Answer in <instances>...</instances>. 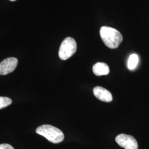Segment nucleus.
<instances>
[{"label": "nucleus", "mask_w": 149, "mask_h": 149, "mask_svg": "<svg viewBox=\"0 0 149 149\" xmlns=\"http://www.w3.org/2000/svg\"><path fill=\"white\" fill-rule=\"evenodd\" d=\"M100 34L102 41L108 48H117L122 42L123 36L121 33L112 27H101Z\"/></svg>", "instance_id": "f257e3e1"}, {"label": "nucleus", "mask_w": 149, "mask_h": 149, "mask_svg": "<svg viewBox=\"0 0 149 149\" xmlns=\"http://www.w3.org/2000/svg\"><path fill=\"white\" fill-rule=\"evenodd\" d=\"M36 133L54 144H58L64 140V134L63 132L51 125L45 124L38 127Z\"/></svg>", "instance_id": "f03ea898"}, {"label": "nucleus", "mask_w": 149, "mask_h": 149, "mask_svg": "<svg viewBox=\"0 0 149 149\" xmlns=\"http://www.w3.org/2000/svg\"><path fill=\"white\" fill-rule=\"evenodd\" d=\"M77 50V44L74 38H65L61 44L59 51L60 59L66 60L74 54Z\"/></svg>", "instance_id": "7ed1b4c3"}, {"label": "nucleus", "mask_w": 149, "mask_h": 149, "mask_svg": "<svg viewBox=\"0 0 149 149\" xmlns=\"http://www.w3.org/2000/svg\"><path fill=\"white\" fill-rule=\"evenodd\" d=\"M116 141L125 149H138V142L132 135L120 134L116 136Z\"/></svg>", "instance_id": "20e7f679"}, {"label": "nucleus", "mask_w": 149, "mask_h": 149, "mask_svg": "<svg viewBox=\"0 0 149 149\" xmlns=\"http://www.w3.org/2000/svg\"><path fill=\"white\" fill-rule=\"evenodd\" d=\"M18 65V60L15 58H8L0 63V74L6 75L13 72Z\"/></svg>", "instance_id": "39448f33"}, {"label": "nucleus", "mask_w": 149, "mask_h": 149, "mask_svg": "<svg viewBox=\"0 0 149 149\" xmlns=\"http://www.w3.org/2000/svg\"><path fill=\"white\" fill-rule=\"evenodd\" d=\"M93 92L96 98L101 101L110 102L113 100L112 93L102 87H95L93 90Z\"/></svg>", "instance_id": "423d86ee"}, {"label": "nucleus", "mask_w": 149, "mask_h": 149, "mask_svg": "<svg viewBox=\"0 0 149 149\" xmlns=\"http://www.w3.org/2000/svg\"><path fill=\"white\" fill-rule=\"evenodd\" d=\"M92 70L95 74L98 76L107 75L109 73V68L104 63H97L93 66Z\"/></svg>", "instance_id": "0eeeda50"}, {"label": "nucleus", "mask_w": 149, "mask_h": 149, "mask_svg": "<svg viewBox=\"0 0 149 149\" xmlns=\"http://www.w3.org/2000/svg\"><path fill=\"white\" fill-rule=\"evenodd\" d=\"M139 62L138 56L135 54H132L128 59V68L130 70H133L137 66Z\"/></svg>", "instance_id": "6e6552de"}, {"label": "nucleus", "mask_w": 149, "mask_h": 149, "mask_svg": "<svg viewBox=\"0 0 149 149\" xmlns=\"http://www.w3.org/2000/svg\"><path fill=\"white\" fill-rule=\"evenodd\" d=\"M12 100L6 97H0V109L8 106L12 103Z\"/></svg>", "instance_id": "1a4fd4ad"}, {"label": "nucleus", "mask_w": 149, "mask_h": 149, "mask_svg": "<svg viewBox=\"0 0 149 149\" xmlns=\"http://www.w3.org/2000/svg\"><path fill=\"white\" fill-rule=\"evenodd\" d=\"M0 149H14L11 145L8 144H0Z\"/></svg>", "instance_id": "9d476101"}, {"label": "nucleus", "mask_w": 149, "mask_h": 149, "mask_svg": "<svg viewBox=\"0 0 149 149\" xmlns=\"http://www.w3.org/2000/svg\"><path fill=\"white\" fill-rule=\"evenodd\" d=\"M10 1H15L16 0H10Z\"/></svg>", "instance_id": "9b49d317"}]
</instances>
